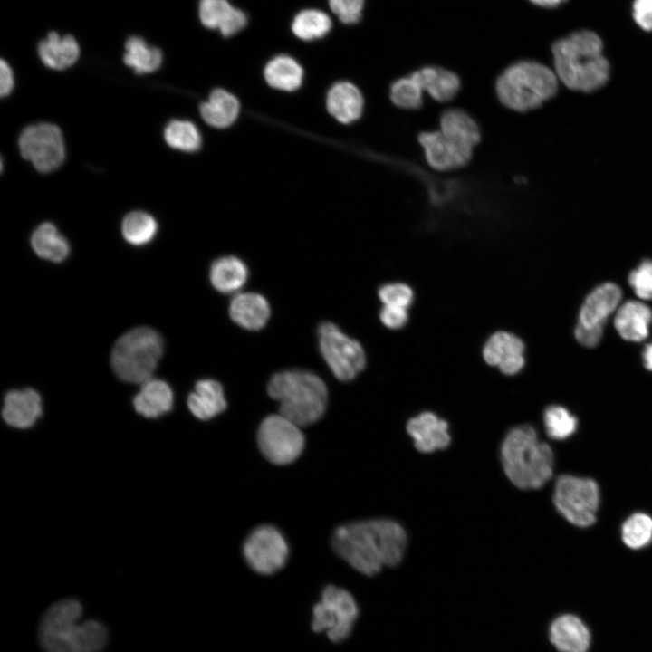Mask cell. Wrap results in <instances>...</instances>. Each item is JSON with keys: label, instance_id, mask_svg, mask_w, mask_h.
Wrapping results in <instances>:
<instances>
[{"label": "cell", "instance_id": "41", "mask_svg": "<svg viewBox=\"0 0 652 652\" xmlns=\"http://www.w3.org/2000/svg\"><path fill=\"white\" fill-rule=\"evenodd\" d=\"M365 0H328L331 13L344 24L359 23L362 17Z\"/></svg>", "mask_w": 652, "mask_h": 652}, {"label": "cell", "instance_id": "38", "mask_svg": "<svg viewBox=\"0 0 652 652\" xmlns=\"http://www.w3.org/2000/svg\"><path fill=\"white\" fill-rule=\"evenodd\" d=\"M543 423L549 437L564 440L578 428V419L566 408L559 405L548 407L543 414Z\"/></svg>", "mask_w": 652, "mask_h": 652}, {"label": "cell", "instance_id": "33", "mask_svg": "<svg viewBox=\"0 0 652 652\" xmlns=\"http://www.w3.org/2000/svg\"><path fill=\"white\" fill-rule=\"evenodd\" d=\"M31 245L34 253L41 258L60 263L70 254V245L54 225L41 224L32 234Z\"/></svg>", "mask_w": 652, "mask_h": 652}, {"label": "cell", "instance_id": "25", "mask_svg": "<svg viewBox=\"0 0 652 652\" xmlns=\"http://www.w3.org/2000/svg\"><path fill=\"white\" fill-rule=\"evenodd\" d=\"M423 91L439 102H446L455 98L460 89L458 76L438 66H426L411 73Z\"/></svg>", "mask_w": 652, "mask_h": 652}, {"label": "cell", "instance_id": "30", "mask_svg": "<svg viewBox=\"0 0 652 652\" xmlns=\"http://www.w3.org/2000/svg\"><path fill=\"white\" fill-rule=\"evenodd\" d=\"M124 63L138 74L153 72L162 64V51L149 44L141 36H129L124 43Z\"/></svg>", "mask_w": 652, "mask_h": 652}, {"label": "cell", "instance_id": "44", "mask_svg": "<svg viewBox=\"0 0 652 652\" xmlns=\"http://www.w3.org/2000/svg\"><path fill=\"white\" fill-rule=\"evenodd\" d=\"M633 17L645 31H652V0H634Z\"/></svg>", "mask_w": 652, "mask_h": 652}, {"label": "cell", "instance_id": "34", "mask_svg": "<svg viewBox=\"0 0 652 652\" xmlns=\"http://www.w3.org/2000/svg\"><path fill=\"white\" fill-rule=\"evenodd\" d=\"M332 28L330 15L322 10L305 8L292 18L291 30L293 35L305 42L319 40L326 36Z\"/></svg>", "mask_w": 652, "mask_h": 652}, {"label": "cell", "instance_id": "8", "mask_svg": "<svg viewBox=\"0 0 652 652\" xmlns=\"http://www.w3.org/2000/svg\"><path fill=\"white\" fill-rule=\"evenodd\" d=\"M553 503L570 524L587 528L596 522L600 504V490L591 478L564 474L554 484Z\"/></svg>", "mask_w": 652, "mask_h": 652}, {"label": "cell", "instance_id": "13", "mask_svg": "<svg viewBox=\"0 0 652 652\" xmlns=\"http://www.w3.org/2000/svg\"><path fill=\"white\" fill-rule=\"evenodd\" d=\"M243 552L253 570L259 574L270 575L285 565L289 548L280 531L265 524L251 532L244 543Z\"/></svg>", "mask_w": 652, "mask_h": 652}, {"label": "cell", "instance_id": "27", "mask_svg": "<svg viewBox=\"0 0 652 652\" xmlns=\"http://www.w3.org/2000/svg\"><path fill=\"white\" fill-rule=\"evenodd\" d=\"M173 392L169 385L160 379L143 382L133 398L135 410L146 417H157L168 412L173 406Z\"/></svg>", "mask_w": 652, "mask_h": 652}, {"label": "cell", "instance_id": "14", "mask_svg": "<svg viewBox=\"0 0 652 652\" xmlns=\"http://www.w3.org/2000/svg\"><path fill=\"white\" fill-rule=\"evenodd\" d=\"M418 141L427 164L438 171L462 168L471 160L473 149L443 134L440 130L422 132Z\"/></svg>", "mask_w": 652, "mask_h": 652}, {"label": "cell", "instance_id": "37", "mask_svg": "<svg viewBox=\"0 0 652 652\" xmlns=\"http://www.w3.org/2000/svg\"><path fill=\"white\" fill-rule=\"evenodd\" d=\"M164 139L171 148L186 152L197 151L202 144L198 129L188 120L168 122L164 129Z\"/></svg>", "mask_w": 652, "mask_h": 652}, {"label": "cell", "instance_id": "39", "mask_svg": "<svg viewBox=\"0 0 652 652\" xmlns=\"http://www.w3.org/2000/svg\"><path fill=\"white\" fill-rule=\"evenodd\" d=\"M423 90L410 74L396 80L390 87L391 101L404 110L419 109L423 103Z\"/></svg>", "mask_w": 652, "mask_h": 652}, {"label": "cell", "instance_id": "18", "mask_svg": "<svg viewBox=\"0 0 652 652\" xmlns=\"http://www.w3.org/2000/svg\"><path fill=\"white\" fill-rule=\"evenodd\" d=\"M407 431L415 447L422 453H432L450 444L448 424L432 412H424L411 418Z\"/></svg>", "mask_w": 652, "mask_h": 652}, {"label": "cell", "instance_id": "2", "mask_svg": "<svg viewBox=\"0 0 652 652\" xmlns=\"http://www.w3.org/2000/svg\"><path fill=\"white\" fill-rule=\"evenodd\" d=\"M81 603L66 599L53 603L43 613L38 639L44 652H101L108 642V630L99 621L79 622Z\"/></svg>", "mask_w": 652, "mask_h": 652}, {"label": "cell", "instance_id": "16", "mask_svg": "<svg viewBox=\"0 0 652 652\" xmlns=\"http://www.w3.org/2000/svg\"><path fill=\"white\" fill-rule=\"evenodd\" d=\"M197 14L201 24L216 30L224 37H230L244 30L247 14L229 0H199Z\"/></svg>", "mask_w": 652, "mask_h": 652}, {"label": "cell", "instance_id": "11", "mask_svg": "<svg viewBox=\"0 0 652 652\" xmlns=\"http://www.w3.org/2000/svg\"><path fill=\"white\" fill-rule=\"evenodd\" d=\"M318 336L321 355L337 379H353L364 369L366 356L362 346L335 324L322 322Z\"/></svg>", "mask_w": 652, "mask_h": 652}, {"label": "cell", "instance_id": "15", "mask_svg": "<svg viewBox=\"0 0 652 652\" xmlns=\"http://www.w3.org/2000/svg\"><path fill=\"white\" fill-rule=\"evenodd\" d=\"M524 344L516 335L507 331L494 333L485 342L483 358L485 362L498 369L505 375H514L525 364Z\"/></svg>", "mask_w": 652, "mask_h": 652}, {"label": "cell", "instance_id": "20", "mask_svg": "<svg viewBox=\"0 0 652 652\" xmlns=\"http://www.w3.org/2000/svg\"><path fill=\"white\" fill-rule=\"evenodd\" d=\"M549 637L560 652H588L591 639L585 623L572 614L557 617L550 626Z\"/></svg>", "mask_w": 652, "mask_h": 652}, {"label": "cell", "instance_id": "29", "mask_svg": "<svg viewBox=\"0 0 652 652\" xmlns=\"http://www.w3.org/2000/svg\"><path fill=\"white\" fill-rule=\"evenodd\" d=\"M266 82L273 88L292 91L297 90L303 80V69L293 57L279 54L272 58L264 69Z\"/></svg>", "mask_w": 652, "mask_h": 652}, {"label": "cell", "instance_id": "19", "mask_svg": "<svg viewBox=\"0 0 652 652\" xmlns=\"http://www.w3.org/2000/svg\"><path fill=\"white\" fill-rule=\"evenodd\" d=\"M41 415L42 399L34 389H15L5 394L2 416L8 425L27 428L32 427Z\"/></svg>", "mask_w": 652, "mask_h": 652}, {"label": "cell", "instance_id": "26", "mask_svg": "<svg viewBox=\"0 0 652 652\" xmlns=\"http://www.w3.org/2000/svg\"><path fill=\"white\" fill-rule=\"evenodd\" d=\"M191 413L201 420L210 419L226 408V400L221 384L214 379H201L187 398Z\"/></svg>", "mask_w": 652, "mask_h": 652}, {"label": "cell", "instance_id": "12", "mask_svg": "<svg viewBox=\"0 0 652 652\" xmlns=\"http://www.w3.org/2000/svg\"><path fill=\"white\" fill-rule=\"evenodd\" d=\"M18 147L22 157L42 173L55 170L65 158L63 136L54 124L27 126L19 136Z\"/></svg>", "mask_w": 652, "mask_h": 652}, {"label": "cell", "instance_id": "40", "mask_svg": "<svg viewBox=\"0 0 652 652\" xmlns=\"http://www.w3.org/2000/svg\"><path fill=\"white\" fill-rule=\"evenodd\" d=\"M628 283L642 300H652V260H644L628 275Z\"/></svg>", "mask_w": 652, "mask_h": 652}, {"label": "cell", "instance_id": "17", "mask_svg": "<svg viewBox=\"0 0 652 652\" xmlns=\"http://www.w3.org/2000/svg\"><path fill=\"white\" fill-rule=\"evenodd\" d=\"M622 292L618 285L605 283L592 290L580 309L578 324L604 328L607 319L617 312L621 304Z\"/></svg>", "mask_w": 652, "mask_h": 652}, {"label": "cell", "instance_id": "7", "mask_svg": "<svg viewBox=\"0 0 652 652\" xmlns=\"http://www.w3.org/2000/svg\"><path fill=\"white\" fill-rule=\"evenodd\" d=\"M163 350V339L157 331L149 327L132 329L119 338L112 349V369L122 381L145 382L156 369Z\"/></svg>", "mask_w": 652, "mask_h": 652}, {"label": "cell", "instance_id": "48", "mask_svg": "<svg viewBox=\"0 0 652 652\" xmlns=\"http://www.w3.org/2000/svg\"><path fill=\"white\" fill-rule=\"evenodd\" d=\"M534 5H537L539 6L542 7H554L561 4L562 2L566 0H529Z\"/></svg>", "mask_w": 652, "mask_h": 652}, {"label": "cell", "instance_id": "9", "mask_svg": "<svg viewBox=\"0 0 652 652\" xmlns=\"http://www.w3.org/2000/svg\"><path fill=\"white\" fill-rule=\"evenodd\" d=\"M358 615L355 599L348 590L327 586L313 607L312 628L325 632L331 641L340 642L349 637Z\"/></svg>", "mask_w": 652, "mask_h": 652}, {"label": "cell", "instance_id": "5", "mask_svg": "<svg viewBox=\"0 0 652 652\" xmlns=\"http://www.w3.org/2000/svg\"><path fill=\"white\" fill-rule=\"evenodd\" d=\"M268 394L280 403L279 413L300 427L318 421L325 412L328 391L317 375L301 369L274 374L267 386Z\"/></svg>", "mask_w": 652, "mask_h": 652}, {"label": "cell", "instance_id": "42", "mask_svg": "<svg viewBox=\"0 0 652 652\" xmlns=\"http://www.w3.org/2000/svg\"><path fill=\"white\" fill-rule=\"evenodd\" d=\"M413 296L412 289L401 283L385 284L379 290V297L384 305L408 308Z\"/></svg>", "mask_w": 652, "mask_h": 652}, {"label": "cell", "instance_id": "1", "mask_svg": "<svg viewBox=\"0 0 652 652\" xmlns=\"http://www.w3.org/2000/svg\"><path fill=\"white\" fill-rule=\"evenodd\" d=\"M332 546L359 572L373 576L385 566L398 564L407 547L404 528L390 519H370L339 526Z\"/></svg>", "mask_w": 652, "mask_h": 652}, {"label": "cell", "instance_id": "4", "mask_svg": "<svg viewBox=\"0 0 652 652\" xmlns=\"http://www.w3.org/2000/svg\"><path fill=\"white\" fill-rule=\"evenodd\" d=\"M501 460L505 475L520 489H539L553 475V451L529 425L515 427L507 433L501 446Z\"/></svg>", "mask_w": 652, "mask_h": 652}, {"label": "cell", "instance_id": "43", "mask_svg": "<svg viewBox=\"0 0 652 652\" xmlns=\"http://www.w3.org/2000/svg\"><path fill=\"white\" fill-rule=\"evenodd\" d=\"M380 321L389 329H399L408 321L407 308L384 305L380 311Z\"/></svg>", "mask_w": 652, "mask_h": 652}, {"label": "cell", "instance_id": "10", "mask_svg": "<svg viewBox=\"0 0 652 652\" xmlns=\"http://www.w3.org/2000/svg\"><path fill=\"white\" fill-rule=\"evenodd\" d=\"M300 427L280 413L268 416L257 432L260 451L274 465L292 463L304 447V436Z\"/></svg>", "mask_w": 652, "mask_h": 652}, {"label": "cell", "instance_id": "36", "mask_svg": "<svg viewBox=\"0 0 652 652\" xmlns=\"http://www.w3.org/2000/svg\"><path fill=\"white\" fill-rule=\"evenodd\" d=\"M620 532L628 548L643 549L652 542V517L646 513H634L624 521Z\"/></svg>", "mask_w": 652, "mask_h": 652}, {"label": "cell", "instance_id": "22", "mask_svg": "<svg viewBox=\"0 0 652 652\" xmlns=\"http://www.w3.org/2000/svg\"><path fill=\"white\" fill-rule=\"evenodd\" d=\"M652 324V310L638 301H628L620 304L614 317V327L619 336L633 342L645 340Z\"/></svg>", "mask_w": 652, "mask_h": 652}, {"label": "cell", "instance_id": "35", "mask_svg": "<svg viewBox=\"0 0 652 652\" xmlns=\"http://www.w3.org/2000/svg\"><path fill=\"white\" fill-rule=\"evenodd\" d=\"M158 231L155 218L143 211L129 213L123 219L121 232L124 239L133 245L149 243Z\"/></svg>", "mask_w": 652, "mask_h": 652}, {"label": "cell", "instance_id": "46", "mask_svg": "<svg viewBox=\"0 0 652 652\" xmlns=\"http://www.w3.org/2000/svg\"><path fill=\"white\" fill-rule=\"evenodd\" d=\"M14 72L9 63L1 59L0 62V94L2 97L10 94L14 88Z\"/></svg>", "mask_w": 652, "mask_h": 652}, {"label": "cell", "instance_id": "28", "mask_svg": "<svg viewBox=\"0 0 652 652\" xmlns=\"http://www.w3.org/2000/svg\"><path fill=\"white\" fill-rule=\"evenodd\" d=\"M240 110L235 96L224 89L214 90L207 101L201 103L202 119L210 126L224 129L232 125Z\"/></svg>", "mask_w": 652, "mask_h": 652}, {"label": "cell", "instance_id": "31", "mask_svg": "<svg viewBox=\"0 0 652 652\" xmlns=\"http://www.w3.org/2000/svg\"><path fill=\"white\" fill-rule=\"evenodd\" d=\"M440 131L472 149L479 143L481 132L476 121L465 110L451 109L440 118Z\"/></svg>", "mask_w": 652, "mask_h": 652}, {"label": "cell", "instance_id": "3", "mask_svg": "<svg viewBox=\"0 0 652 652\" xmlns=\"http://www.w3.org/2000/svg\"><path fill=\"white\" fill-rule=\"evenodd\" d=\"M602 48L599 35L589 30L555 42L551 50L558 79L578 91L590 92L602 87L609 76V64Z\"/></svg>", "mask_w": 652, "mask_h": 652}, {"label": "cell", "instance_id": "32", "mask_svg": "<svg viewBox=\"0 0 652 652\" xmlns=\"http://www.w3.org/2000/svg\"><path fill=\"white\" fill-rule=\"evenodd\" d=\"M245 264L235 256H224L216 260L210 268L212 285L224 293L240 289L247 280Z\"/></svg>", "mask_w": 652, "mask_h": 652}, {"label": "cell", "instance_id": "6", "mask_svg": "<svg viewBox=\"0 0 652 652\" xmlns=\"http://www.w3.org/2000/svg\"><path fill=\"white\" fill-rule=\"evenodd\" d=\"M557 90L555 72L535 61H520L508 66L495 82L500 102L518 112L537 109L552 98Z\"/></svg>", "mask_w": 652, "mask_h": 652}, {"label": "cell", "instance_id": "45", "mask_svg": "<svg viewBox=\"0 0 652 652\" xmlns=\"http://www.w3.org/2000/svg\"><path fill=\"white\" fill-rule=\"evenodd\" d=\"M603 329L604 328L586 327L577 323L574 330V336L580 345L586 348H594L602 339Z\"/></svg>", "mask_w": 652, "mask_h": 652}, {"label": "cell", "instance_id": "21", "mask_svg": "<svg viewBox=\"0 0 652 652\" xmlns=\"http://www.w3.org/2000/svg\"><path fill=\"white\" fill-rule=\"evenodd\" d=\"M37 53L46 67L62 71L78 61L81 50L73 35L51 31L38 43Z\"/></svg>", "mask_w": 652, "mask_h": 652}, {"label": "cell", "instance_id": "23", "mask_svg": "<svg viewBox=\"0 0 652 652\" xmlns=\"http://www.w3.org/2000/svg\"><path fill=\"white\" fill-rule=\"evenodd\" d=\"M363 97L353 83L339 82L329 91L327 109L331 116L341 123L357 120L362 114Z\"/></svg>", "mask_w": 652, "mask_h": 652}, {"label": "cell", "instance_id": "47", "mask_svg": "<svg viewBox=\"0 0 652 652\" xmlns=\"http://www.w3.org/2000/svg\"><path fill=\"white\" fill-rule=\"evenodd\" d=\"M642 359L646 369L652 371V342L645 347Z\"/></svg>", "mask_w": 652, "mask_h": 652}, {"label": "cell", "instance_id": "24", "mask_svg": "<svg viewBox=\"0 0 652 652\" xmlns=\"http://www.w3.org/2000/svg\"><path fill=\"white\" fill-rule=\"evenodd\" d=\"M229 313L239 326L247 330H259L269 319L270 306L261 294L243 292L231 301Z\"/></svg>", "mask_w": 652, "mask_h": 652}]
</instances>
